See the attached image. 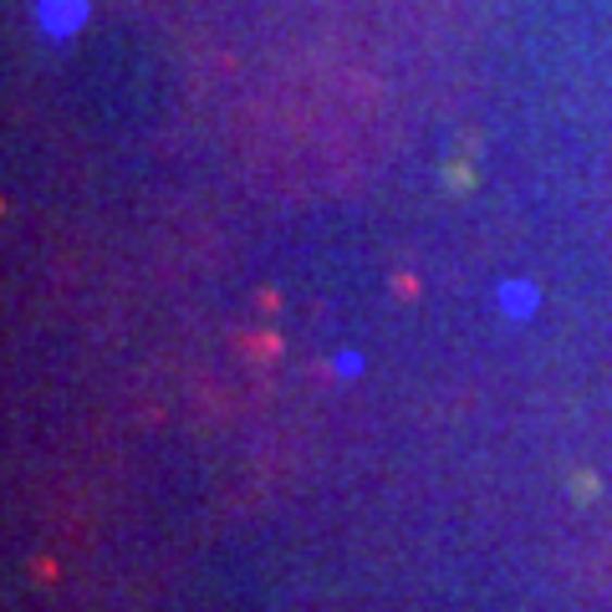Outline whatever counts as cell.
Wrapping results in <instances>:
<instances>
[{
    "label": "cell",
    "mask_w": 612,
    "mask_h": 612,
    "mask_svg": "<svg viewBox=\"0 0 612 612\" xmlns=\"http://www.w3.org/2000/svg\"><path fill=\"white\" fill-rule=\"evenodd\" d=\"M572 490H577V496H597V475H577V480H572Z\"/></svg>",
    "instance_id": "6da1fadb"
}]
</instances>
